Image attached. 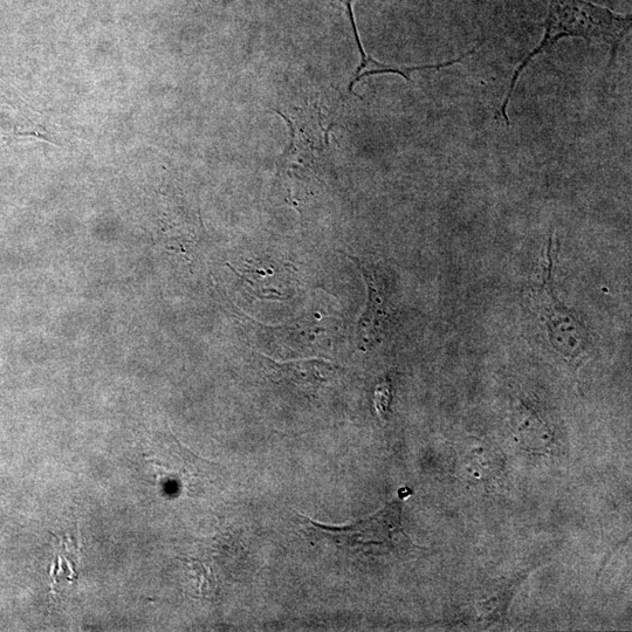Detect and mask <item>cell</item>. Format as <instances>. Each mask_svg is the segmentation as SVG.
<instances>
[{
    "label": "cell",
    "mask_w": 632,
    "mask_h": 632,
    "mask_svg": "<svg viewBox=\"0 0 632 632\" xmlns=\"http://www.w3.org/2000/svg\"><path fill=\"white\" fill-rule=\"evenodd\" d=\"M632 26V17L617 15L588 0H549L545 23V34L539 45L522 59L515 70L510 87L500 111L507 126H510L507 109L517 88L520 75L540 54L551 50L560 39L582 38L587 41L600 40L610 47L608 71L614 65L618 52Z\"/></svg>",
    "instance_id": "6da1fadb"
},
{
    "label": "cell",
    "mask_w": 632,
    "mask_h": 632,
    "mask_svg": "<svg viewBox=\"0 0 632 632\" xmlns=\"http://www.w3.org/2000/svg\"><path fill=\"white\" fill-rule=\"evenodd\" d=\"M553 233L548 244V265L542 285L528 291V301L537 315L544 342L570 368L579 369L592 352L593 341L588 328L572 309L562 305L553 290Z\"/></svg>",
    "instance_id": "7a4b0ae2"
},
{
    "label": "cell",
    "mask_w": 632,
    "mask_h": 632,
    "mask_svg": "<svg viewBox=\"0 0 632 632\" xmlns=\"http://www.w3.org/2000/svg\"><path fill=\"white\" fill-rule=\"evenodd\" d=\"M402 503L396 500L373 517L346 527L319 524L299 515L306 532L315 540L331 542L335 547L366 552L368 547L409 549L414 547L404 533L401 521Z\"/></svg>",
    "instance_id": "3957f363"
},
{
    "label": "cell",
    "mask_w": 632,
    "mask_h": 632,
    "mask_svg": "<svg viewBox=\"0 0 632 632\" xmlns=\"http://www.w3.org/2000/svg\"><path fill=\"white\" fill-rule=\"evenodd\" d=\"M143 457L154 472L156 486L166 491L196 492L208 482L215 466L185 448L173 435L170 439H162Z\"/></svg>",
    "instance_id": "277c9868"
},
{
    "label": "cell",
    "mask_w": 632,
    "mask_h": 632,
    "mask_svg": "<svg viewBox=\"0 0 632 632\" xmlns=\"http://www.w3.org/2000/svg\"><path fill=\"white\" fill-rule=\"evenodd\" d=\"M349 257V256H348ZM357 266L368 286V301L366 311L361 315L357 324V341L362 349L374 347L380 342L388 321L386 290L377 278L373 269L361 263L359 259L349 257Z\"/></svg>",
    "instance_id": "5b68a950"
},
{
    "label": "cell",
    "mask_w": 632,
    "mask_h": 632,
    "mask_svg": "<svg viewBox=\"0 0 632 632\" xmlns=\"http://www.w3.org/2000/svg\"><path fill=\"white\" fill-rule=\"evenodd\" d=\"M261 357L265 360L267 373L273 381H286L306 391L318 390L331 381L339 370L336 364L326 360L276 362L269 357Z\"/></svg>",
    "instance_id": "8992f818"
},
{
    "label": "cell",
    "mask_w": 632,
    "mask_h": 632,
    "mask_svg": "<svg viewBox=\"0 0 632 632\" xmlns=\"http://www.w3.org/2000/svg\"><path fill=\"white\" fill-rule=\"evenodd\" d=\"M390 401V388L388 383H381L375 391V409L381 418L387 415Z\"/></svg>",
    "instance_id": "52a82bcc"
},
{
    "label": "cell",
    "mask_w": 632,
    "mask_h": 632,
    "mask_svg": "<svg viewBox=\"0 0 632 632\" xmlns=\"http://www.w3.org/2000/svg\"><path fill=\"white\" fill-rule=\"evenodd\" d=\"M342 2H343V4L346 5L347 15H348V18H349V22H350V24H352V27H353L354 37H355L357 46H359L361 58H366L367 54L363 50V47H362V44H361V40H360V37H359V32H357V29H356L354 13H353V2H354V0H342Z\"/></svg>",
    "instance_id": "ba28073f"
}]
</instances>
